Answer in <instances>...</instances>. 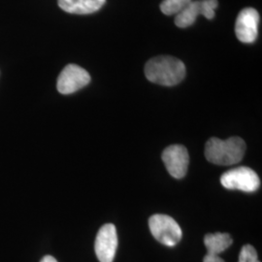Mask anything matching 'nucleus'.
<instances>
[{
    "label": "nucleus",
    "instance_id": "7ed1b4c3",
    "mask_svg": "<svg viewBox=\"0 0 262 262\" xmlns=\"http://www.w3.org/2000/svg\"><path fill=\"white\" fill-rule=\"evenodd\" d=\"M149 227L156 240L167 247L176 246L183 236L178 223L167 215H151L149 219Z\"/></svg>",
    "mask_w": 262,
    "mask_h": 262
},
{
    "label": "nucleus",
    "instance_id": "ddd939ff",
    "mask_svg": "<svg viewBox=\"0 0 262 262\" xmlns=\"http://www.w3.org/2000/svg\"><path fill=\"white\" fill-rule=\"evenodd\" d=\"M239 262H260L257 257V253L252 245H245L240 254Z\"/></svg>",
    "mask_w": 262,
    "mask_h": 262
},
{
    "label": "nucleus",
    "instance_id": "39448f33",
    "mask_svg": "<svg viewBox=\"0 0 262 262\" xmlns=\"http://www.w3.org/2000/svg\"><path fill=\"white\" fill-rule=\"evenodd\" d=\"M217 6V0H192L185 9L176 15L175 25L180 28H188L195 23L199 15L204 16L206 19H213Z\"/></svg>",
    "mask_w": 262,
    "mask_h": 262
},
{
    "label": "nucleus",
    "instance_id": "20e7f679",
    "mask_svg": "<svg viewBox=\"0 0 262 262\" xmlns=\"http://www.w3.org/2000/svg\"><path fill=\"white\" fill-rule=\"evenodd\" d=\"M222 185L227 189L253 192L260 187V180L253 169L246 166L228 170L221 177Z\"/></svg>",
    "mask_w": 262,
    "mask_h": 262
},
{
    "label": "nucleus",
    "instance_id": "6e6552de",
    "mask_svg": "<svg viewBox=\"0 0 262 262\" xmlns=\"http://www.w3.org/2000/svg\"><path fill=\"white\" fill-rule=\"evenodd\" d=\"M162 160L169 174L175 179L184 178L187 175L189 156L187 148L183 145H172L164 149Z\"/></svg>",
    "mask_w": 262,
    "mask_h": 262
},
{
    "label": "nucleus",
    "instance_id": "f257e3e1",
    "mask_svg": "<svg viewBox=\"0 0 262 262\" xmlns=\"http://www.w3.org/2000/svg\"><path fill=\"white\" fill-rule=\"evenodd\" d=\"M145 75L151 83L173 86L185 79L186 66L173 56H156L146 63Z\"/></svg>",
    "mask_w": 262,
    "mask_h": 262
},
{
    "label": "nucleus",
    "instance_id": "423d86ee",
    "mask_svg": "<svg viewBox=\"0 0 262 262\" xmlns=\"http://www.w3.org/2000/svg\"><path fill=\"white\" fill-rule=\"evenodd\" d=\"M91 82V75L86 70L76 64L64 67L57 79V91L61 94H71L83 89Z\"/></svg>",
    "mask_w": 262,
    "mask_h": 262
},
{
    "label": "nucleus",
    "instance_id": "f8f14e48",
    "mask_svg": "<svg viewBox=\"0 0 262 262\" xmlns=\"http://www.w3.org/2000/svg\"><path fill=\"white\" fill-rule=\"evenodd\" d=\"M192 0H163L160 4V10L166 16L177 15Z\"/></svg>",
    "mask_w": 262,
    "mask_h": 262
},
{
    "label": "nucleus",
    "instance_id": "2eb2a0df",
    "mask_svg": "<svg viewBox=\"0 0 262 262\" xmlns=\"http://www.w3.org/2000/svg\"><path fill=\"white\" fill-rule=\"evenodd\" d=\"M41 262H57V260H56L55 257H53V256H51V255H46V256H44V257L42 258Z\"/></svg>",
    "mask_w": 262,
    "mask_h": 262
},
{
    "label": "nucleus",
    "instance_id": "1a4fd4ad",
    "mask_svg": "<svg viewBox=\"0 0 262 262\" xmlns=\"http://www.w3.org/2000/svg\"><path fill=\"white\" fill-rule=\"evenodd\" d=\"M259 14L253 8H245L242 10L236 19L235 33L236 36L245 44L253 43L258 34Z\"/></svg>",
    "mask_w": 262,
    "mask_h": 262
},
{
    "label": "nucleus",
    "instance_id": "f03ea898",
    "mask_svg": "<svg viewBox=\"0 0 262 262\" xmlns=\"http://www.w3.org/2000/svg\"><path fill=\"white\" fill-rule=\"evenodd\" d=\"M246 143L240 137H230L227 140L210 138L205 146L207 160L216 165H232L239 163L245 156Z\"/></svg>",
    "mask_w": 262,
    "mask_h": 262
},
{
    "label": "nucleus",
    "instance_id": "0eeeda50",
    "mask_svg": "<svg viewBox=\"0 0 262 262\" xmlns=\"http://www.w3.org/2000/svg\"><path fill=\"white\" fill-rule=\"evenodd\" d=\"M118 248V234L116 226L112 224H106L99 229L94 250L98 260L100 262H113Z\"/></svg>",
    "mask_w": 262,
    "mask_h": 262
},
{
    "label": "nucleus",
    "instance_id": "4468645a",
    "mask_svg": "<svg viewBox=\"0 0 262 262\" xmlns=\"http://www.w3.org/2000/svg\"><path fill=\"white\" fill-rule=\"evenodd\" d=\"M203 262H225L222 257H220L216 254H210L207 253L203 258Z\"/></svg>",
    "mask_w": 262,
    "mask_h": 262
},
{
    "label": "nucleus",
    "instance_id": "9b49d317",
    "mask_svg": "<svg viewBox=\"0 0 262 262\" xmlns=\"http://www.w3.org/2000/svg\"><path fill=\"white\" fill-rule=\"evenodd\" d=\"M233 243L231 236L228 233H209L204 237V244L207 253L216 254L224 253Z\"/></svg>",
    "mask_w": 262,
    "mask_h": 262
},
{
    "label": "nucleus",
    "instance_id": "9d476101",
    "mask_svg": "<svg viewBox=\"0 0 262 262\" xmlns=\"http://www.w3.org/2000/svg\"><path fill=\"white\" fill-rule=\"evenodd\" d=\"M106 0H57L58 6L70 14L88 15L101 9Z\"/></svg>",
    "mask_w": 262,
    "mask_h": 262
}]
</instances>
